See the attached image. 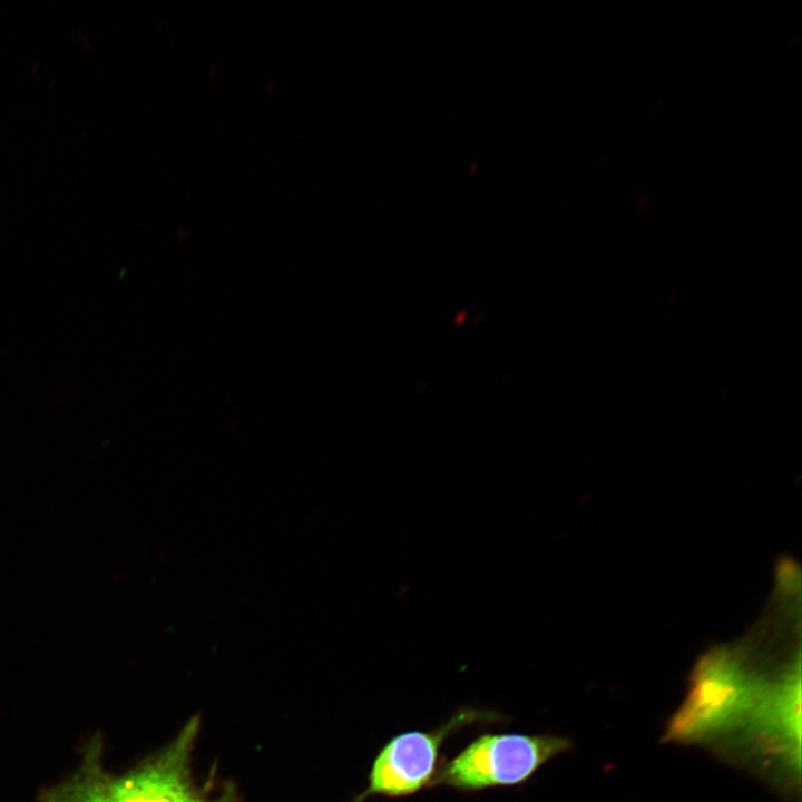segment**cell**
<instances>
[{
    "label": "cell",
    "instance_id": "cell-3",
    "mask_svg": "<svg viewBox=\"0 0 802 802\" xmlns=\"http://www.w3.org/2000/svg\"><path fill=\"white\" fill-rule=\"evenodd\" d=\"M568 747L566 739L551 735H485L451 761L441 779L464 789L516 784Z\"/></svg>",
    "mask_w": 802,
    "mask_h": 802
},
{
    "label": "cell",
    "instance_id": "cell-4",
    "mask_svg": "<svg viewBox=\"0 0 802 802\" xmlns=\"http://www.w3.org/2000/svg\"><path fill=\"white\" fill-rule=\"evenodd\" d=\"M442 732H409L394 737L376 757L370 790L391 795L417 791L431 777Z\"/></svg>",
    "mask_w": 802,
    "mask_h": 802
},
{
    "label": "cell",
    "instance_id": "cell-2",
    "mask_svg": "<svg viewBox=\"0 0 802 802\" xmlns=\"http://www.w3.org/2000/svg\"><path fill=\"white\" fill-rule=\"evenodd\" d=\"M196 733L192 722L165 751L128 774L114 776L100 764L94 741L79 770L46 790L42 802H213L198 794L189 779L188 759Z\"/></svg>",
    "mask_w": 802,
    "mask_h": 802
},
{
    "label": "cell",
    "instance_id": "cell-1",
    "mask_svg": "<svg viewBox=\"0 0 802 802\" xmlns=\"http://www.w3.org/2000/svg\"><path fill=\"white\" fill-rule=\"evenodd\" d=\"M800 633L796 612L767 603L743 637L698 658L666 739L704 742L744 727L751 735L782 737L800 692Z\"/></svg>",
    "mask_w": 802,
    "mask_h": 802
}]
</instances>
